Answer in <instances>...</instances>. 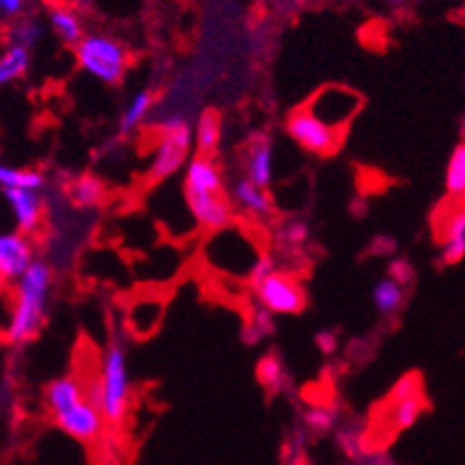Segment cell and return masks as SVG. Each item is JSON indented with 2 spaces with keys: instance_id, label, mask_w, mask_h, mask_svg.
I'll return each mask as SVG.
<instances>
[{
  "instance_id": "cell-1",
  "label": "cell",
  "mask_w": 465,
  "mask_h": 465,
  "mask_svg": "<svg viewBox=\"0 0 465 465\" xmlns=\"http://www.w3.org/2000/svg\"><path fill=\"white\" fill-rule=\"evenodd\" d=\"M49 290H52V269L42 260H35L28 266V272L15 281L12 311L5 327L7 341L21 345L40 333L46 317Z\"/></svg>"
},
{
  "instance_id": "cell-2",
  "label": "cell",
  "mask_w": 465,
  "mask_h": 465,
  "mask_svg": "<svg viewBox=\"0 0 465 465\" xmlns=\"http://www.w3.org/2000/svg\"><path fill=\"white\" fill-rule=\"evenodd\" d=\"M74 58L86 74L107 86L124 82L128 72V49L114 37L100 33L84 35V40L74 46Z\"/></svg>"
},
{
  "instance_id": "cell-3",
  "label": "cell",
  "mask_w": 465,
  "mask_h": 465,
  "mask_svg": "<svg viewBox=\"0 0 465 465\" xmlns=\"http://www.w3.org/2000/svg\"><path fill=\"white\" fill-rule=\"evenodd\" d=\"M100 380L104 389V420L109 424H121L130 405V373L128 354L124 342L112 341L100 363Z\"/></svg>"
},
{
  "instance_id": "cell-4",
  "label": "cell",
  "mask_w": 465,
  "mask_h": 465,
  "mask_svg": "<svg viewBox=\"0 0 465 465\" xmlns=\"http://www.w3.org/2000/svg\"><path fill=\"white\" fill-rule=\"evenodd\" d=\"M285 128L287 134H290L303 151L315 155H331L342 142V134L336 133L333 128H329L327 124H322L315 114H311V109H308L306 104H303V107H297L290 116H287Z\"/></svg>"
},
{
  "instance_id": "cell-5",
  "label": "cell",
  "mask_w": 465,
  "mask_h": 465,
  "mask_svg": "<svg viewBox=\"0 0 465 465\" xmlns=\"http://www.w3.org/2000/svg\"><path fill=\"white\" fill-rule=\"evenodd\" d=\"M361 104H363L361 97H359L354 91H350V88L324 86L322 91H317L315 95L308 100L306 107L311 109V114H315L322 124H327L329 128L345 134L350 121L357 116Z\"/></svg>"
},
{
  "instance_id": "cell-6",
  "label": "cell",
  "mask_w": 465,
  "mask_h": 465,
  "mask_svg": "<svg viewBox=\"0 0 465 465\" xmlns=\"http://www.w3.org/2000/svg\"><path fill=\"white\" fill-rule=\"evenodd\" d=\"M255 297L262 308L272 311L273 315H297L306 306V294L297 278L276 272L255 285Z\"/></svg>"
},
{
  "instance_id": "cell-7",
  "label": "cell",
  "mask_w": 465,
  "mask_h": 465,
  "mask_svg": "<svg viewBox=\"0 0 465 465\" xmlns=\"http://www.w3.org/2000/svg\"><path fill=\"white\" fill-rule=\"evenodd\" d=\"M190 149H193V130L190 124L179 130L160 133V143L155 149L153 163H151V181H164L174 176L188 160Z\"/></svg>"
},
{
  "instance_id": "cell-8",
  "label": "cell",
  "mask_w": 465,
  "mask_h": 465,
  "mask_svg": "<svg viewBox=\"0 0 465 465\" xmlns=\"http://www.w3.org/2000/svg\"><path fill=\"white\" fill-rule=\"evenodd\" d=\"M33 262H35V251L28 234L19 230L0 232V272L7 281H19Z\"/></svg>"
},
{
  "instance_id": "cell-9",
  "label": "cell",
  "mask_w": 465,
  "mask_h": 465,
  "mask_svg": "<svg viewBox=\"0 0 465 465\" xmlns=\"http://www.w3.org/2000/svg\"><path fill=\"white\" fill-rule=\"evenodd\" d=\"M54 420L67 435H72L74 440H82V442L97 438V433L103 430L104 424L103 412L93 408L86 399L67 405L65 410L54 414Z\"/></svg>"
},
{
  "instance_id": "cell-10",
  "label": "cell",
  "mask_w": 465,
  "mask_h": 465,
  "mask_svg": "<svg viewBox=\"0 0 465 465\" xmlns=\"http://www.w3.org/2000/svg\"><path fill=\"white\" fill-rule=\"evenodd\" d=\"M185 202L193 218L204 230L220 232L232 225V206L225 200V194L211 193H185Z\"/></svg>"
},
{
  "instance_id": "cell-11",
  "label": "cell",
  "mask_w": 465,
  "mask_h": 465,
  "mask_svg": "<svg viewBox=\"0 0 465 465\" xmlns=\"http://www.w3.org/2000/svg\"><path fill=\"white\" fill-rule=\"evenodd\" d=\"M3 193H5L12 215H15L16 230L24 232V234H35L42 227V218H45V204H42L40 190L7 188Z\"/></svg>"
},
{
  "instance_id": "cell-12",
  "label": "cell",
  "mask_w": 465,
  "mask_h": 465,
  "mask_svg": "<svg viewBox=\"0 0 465 465\" xmlns=\"http://www.w3.org/2000/svg\"><path fill=\"white\" fill-rule=\"evenodd\" d=\"M246 179L260 188H269L273 181V143L266 134H255L251 139L246 155Z\"/></svg>"
},
{
  "instance_id": "cell-13",
  "label": "cell",
  "mask_w": 465,
  "mask_h": 465,
  "mask_svg": "<svg viewBox=\"0 0 465 465\" xmlns=\"http://www.w3.org/2000/svg\"><path fill=\"white\" fill-rule=\"evenodd\" d=\"M185 193H211V194H225V183H223V174H220L218 164L213 158L206 155H197L190 160L188 169H185Z\"/></svg>"
},
{
  "instance_id": "cell-14",
  "label": "cell",
  "mask_w": 465,
  "mask_h": 465,
  "mask_svg": "<svg viewBox=\"0 0 465 465\" xmlns=\"http://www.w3.org/2000/svg\"><path fill=\"white\" fill-rule=\"evenodd\" d=\"M232 197H234V202L241 209L255 215V218H269L273 213V202L269 193H266V188H260L251 179L236 181L234 188H232Z\"/></svg>"
},
{
  "instance_id": "cell-15",
  "label": "cell",
  "mask_w": 465,
  "mask_h": 465,
  "mask_svg": "<svg viewBox=\"0 0 465 465\" xmlns=\"http://www.w3.org/2000/svg\"><path fill=\"white\" fill-rule=\"evenodd\" d=\"M49 26L56 33L58 40L70 46H77L84 40V35H86L79 15L67 5H56L49 10Z\"/></svg>"
},
{
  "instance_id": "cell-16",
  "label": "cell",
  "mask_w": 465,
  "mask_h": 465,
  "mask_svg": "<svg viewBox=\"0 0 465 465\" xmlns=\"http://www.w3.org/2000/svg\"><path fill=\"white\" fill-rule=\"evenodd\" d=\"M220 134H223V121L220 114L213 109H206L197 121V130H194V143H197V155H206L213 158L215 151L220 146Z\"/></svg>"
},
{
  "instance_id": "cell-17",
  "label": "cell",
  "mask_w": 465,
  "mask_h": 465,
  "mask_svg": "<svg viewBox=\"0 0 465 465\" xmlns=\"http://www.w3.org/2000/svg\"><path fill=\"white\" fill-rule=\"evenodd\" d=\"M28 67H31V52L24 46L7 45L5 52L0 54V88L19 82Z\"/></svg>"
},
{
  "instance_id": "cell-18",
  "label": "cell",
  "mask_w": 465,
  "mask_h": 465,
  "mask_svg": "<svg viewBox=\"0 0 465 465\" xmlns=\"http://www.w3.org/2000/svg\"><path fill=\"white\" fill-rule=\"evenodd\" d=\"M465 257V211L454 213L442 239V262L445 264H459Z\"/></svg>"
},
{
  "instance_id": "cell-19",
  "label": "cell",
  "mask_w": 465,
  "mask_h": 465,
  "mask_svg": "<svg viewBox=\"0 0 465 465\" xmlns=\"http://www.w3.org/2000/svg\"><path fill=\"white\" fill-rule=\"evenodd\" d=\"M42 35H45V26L35 16H19V19L12 21L10 31H7V42L16 46H24V49H35L40 45Z\"/></svg>"
},
{
  "instance_id": "cell-20",
  "label": "cell",
  "mask_w": 465,
  "mask_h": 465,
  "mask_svg": "<svg viewBox=\"0 0 465 465\" xmlns=\"http://www.w3.org/2000/svg\"><path fill=\"white\" fill-rule=\"evenodd\" d=\"M153 91H139L134 93L133 100L125 107L124 116H121V124H118V130L121 134H130L133 130H137L139 125L143 124V118L149 116L151 107H153Z\"/></svg>"
},
{
  "instance_id": "cell-21",
  "label": "cell",
  "mask_w": 465,
  "mask_h": 465,
  "mask_svg": "<svg viewBox=\"0 0 465 465\" xmlns=\"http://www.w3.org/2000/svg\"><path fill=\"white\" fill-rule=\"evenodd\" d=\"M104 193H107V188H104L103 179L93 174L79 176L70 185V200L77 206H86V209L100 204L104 200Z\"/></svg>"
},
{
  "instance_id": "cell-22",
  "label": "cell",
  "mask_w": 465,
  "mask_h": 465,
  "mask_svg": "<svg viewBox=\"0 0 465 465\" xmlns=\"http://www.w3.org/2000/svg\"><path fill=\"white\" fill-rule=\"evenodd\" d=\"M421 412H424V401H421L420 394L405 396V399L394 401V405H391V414H389L391 429L408 430L410 426L417 424Z\"/></svg>"
},
{
  "instance_id": "cell-23",
  "label": "cell",
  "mask_w": 465,
  "mask_h": 465,
  "mask_svg": "<svg viewBox=\"0 0 465 465\" xmlns=\"http://www.w3.org/2000/svg\"><path fill=\"white\" fill-rule=\"evenodd\" d=\"M405 299V290L403 285H399L391 278H382L380 282H375L373 287V303L382 315H391L401 308Z\"/></svg>"
},
{
  "instance_id": "cell-24",
  "label": "cell",
  "mask_w": 465,
  "mask_h": 465,
  "mask_svg": "<svg viewBox=\"0 0 465 465\" xmlns=\"http://www.w3.org/2000/svg\"><path fill=\"white\" fill-rule=\"evenodd\" d=\"M45 185V176L35 169H16L0 164V188H28V190H42Z\"/></svg>"
},
{
  "instance_id": "cell-25",
  "label": "cell",
  "mask_w": 465,
  "mask_h": 465,
  "mask_svg": "<svg viewBox=\"0 0 465 465\" xmlns=\"http://www.w3.org/2000/svg\"><path fill=\"white\" fill-rule=\"evenodd\" d=\"M445 188L450 197H463L465 194V143L456 146L447 164Z\"/></svg>"
},
{
  "instance_id": "cell-26",
  "label": "cell",
  "mask_w": 465,
  "mask_h": 465,
  "mask_svg": "<svg viewBox=\"0 0 465 465\" xmlns=\"http://www.w3.org/2000/svg\"><path fill=\"white\" fill-rule=\"evenodd\" d=\"M257 375L264 382V387H269L272 391H278V389L285 384V371H282V363L276 354H266L264 359L257 366Z\"/></svg>"
},
{
  "instance_id": "cell-27",
  "label": "cell",
  "mask_w": 465,
  "mask_h": 465,
  "mask_svg": "<svg viewBox=\"0 0 465 465\" xmlns=\"http://www.w3.org/2000/svg\"><path fill=\"white\" fill-rule=\"evenodd\" d=\"M308 236H311V227H308L303 220H292V223H287V225L282 227L278 239H281V243H285V246L299 248L306 243Z\"/></svg>"
},
{
  "instance_id": "cell-28",
  "label": "cell",
  "mask_w": 465,
  "mask_h": 465,
  "mask_svg": "<svg viewBox=\"0 0 465 465\" xmlns=\"http://www.w3.org/2000/svg\"><path fill=\"white\" fill-rule=\"evenodd\" d=\"M336 421V412L327 405H315L306 412V424L315 430H329Z\"/></svg>"
},
{
  "instance_id": "cell-29",
  "label": "cell",
  "mask_w": 465,
  "mask_h": 465,
  "mask_svg": "<svg viewBox=\"0 0 465 465\" xmlns=\"http://www.w3.org/2000/svg\"><path fill=\"white\" fill-rule=\"evenodd\" d=\"M276 273V262H273L272 255H257V260L252 262L251 269H248V278H251L252 287L260 285L262 281Z\"/></svg>"
},
{
  "instance_id": "cell-30",
  "label": "cell",
  "mask_w": 465,
  "mask_h": 465,
  "mask_svg": "<svg viewBox=\"0 0 465 465\" xmlns=\"http://www.w3.org/2000/svg\"><path fill=\"white\" fill-rule=\"evenodd\" d=\"M251 331H252V341H260L262 336H269L273 333V312L266 311V308H257L252 312V322H251Z\"/></svg>"
},
{
  "instance_id": "cell-31",
  "label": "cell",
  "mask_w": 465,
  "mask_h": 465,
  "mask_svg": "<svg viewBox=\"0 0 465 465\" xmlns=\"http://www.w3.org/2000/svg\"><path fill=\"white\" fill-rule=\"evenodd\" d=\"M389 278L391 281H396L399 285H410L414 278V272H412V266L408 264L405 260H394L391 264H389Z\"/></svg>"
},
{
  "instance_id": "cell-32",
  "label": "cell",
  "mask_w": 465,
  "mask_h": 465,
  "mask_svg": "<svg viewBox=\"0 0 465 465\" xmlns=\"http://www.w3.org/2000/svg\"><path fill=\"white\" fill-rule=\"evenodd\" d=\"M26 0H0V21H15L24 16Z\"/></svg>"
},
{
  "instance_id": "cell-33",
  "label": "cell",
  "mask_w": 465,
  "mask_h": 465,
  "mask_svg": "<svg viewBox=\"0 0 465 465\" xmlns=\"http://www.w3.org/2000/svg\"><path fill=\"white\" fill-rule=\"evenodd\" d=\"M317 345H320V352L331 354L336 350V338H333V333H320L317 336Z\"/></svg>"
},
{
  "instance_id": "cell-34",
  "label": "cell",
  "mask_w": 465,
  "mask_h": 465,
  "mask_svg": "<svg viewBox=\"0 0 465 465\" xmlns=\"http://www.w3.org/2000/svg\"><path fill=\"white\" fill-rule=\"evenodd\" d=\"M7 282H10V281H7V278L3 276V272H0V297H3V294H5V290H7Z\"/></svg>"
},
{
  "instance_id": "cell-35",
  "label": "cell",
  "mask_w": 465,
  "mask_h": 465,
  "mask_svg": "<svg viewBox=\"0 0 465 465\" xmlns=\"http://www.w3.org/2000/svg\"><path fill=\"white\" fill-rule=\"evenodd\" d=\"M387 3H391V5H405L410 0H387Z\"/></svg>"
},
{
  "instance_id": "cell-36",
  "label": "cell",
  "mask_w": 465,
  "mask_h": 465,
  "mask_svg": "<svg viewBox=\"0 0 465 465\" xmlns=\"http://www.w3.org/2000/svg\"><path fill=\"white\" fill-rule=\"evenodd\" d=\"M463 86H465V79H463Z\"/></svg>"
}]
</instances>
